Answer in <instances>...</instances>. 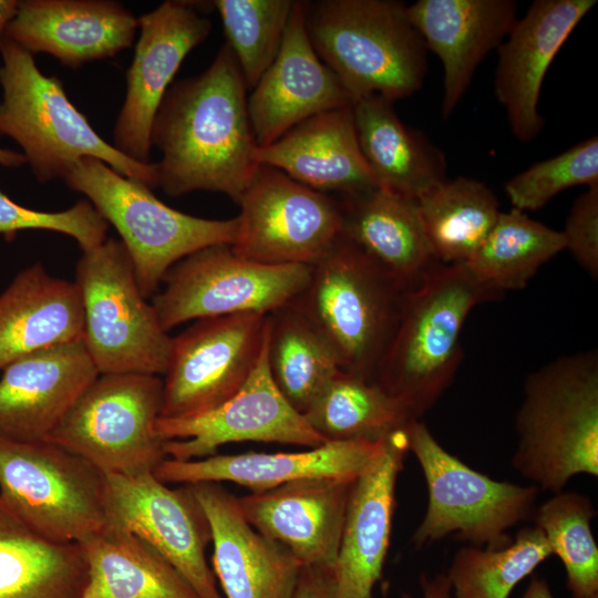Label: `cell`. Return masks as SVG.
<instances>
[{"label": "cell", "mask_w": 598, "mask_h": 598, "mask_svg": "<svg viewBox=\"0 0 598 598\" xmlns=\"http://www.w3.org/2000/svg\"><path fill=\"white\" fill-rule=\"evenodd\" d=\"M247 86L225 44L199 75L172 85L154 117L158 186L169 196L221 193L238 203L259 167Z\"/></svg>", "instance_id": "obj_1"}, {"label": "cell", "mask_w": 598, "mask_h": 598, "mask_svg": "<svg viewBox=\"0 0 598 598\" xmlns=\"http://www.w3.org/2000/svg\"><path fill=\"white\" fill-rule=\"evenodd\" d=\"M498 295L464 262H436L406 291L373 380L419 419L451 384L461 363V332L471 310Z\"/></svg>", "instance_id": "obj_2"}, {"label": "cell", "mask_w": 598, "mask_h": 598, "mask_svg": "<svg viewBox=\"0 0 598 598\" xmlns=\"http://www.w3.org/2000/svg\"><path fill=\"white\" fill-rule=\"evenodd\" d=\"M305 23L316 53L352 103L372 94L394 102L422 89L427 49L404 2L305 1Z\"/></svg>", "instance_id": "obj_3"}, {"label": "cell", "mask_w": 598, "mask_h": 598, "mask_svg": "<svg viewBox=\"0 0 598 598\" xmlns=\"http://www.w3.org/2000/svg\"><path fill=\"white\" fill-rule=\"evenodd\" d=\"M513 468L554 494L576 475L598 476V357L559 358L532 373L515 417Z\"/></svg>", "instance_id": "obj_4"}, {"label": "cell", "mask_w": 598, "mask_h": 598, "mask_svg": "<svg viewBox=\"0 0 598 598\" xmlns=\"http://www.w3.org/2000/svg\"><path fill=\"white\" fill-rule=\"evenodd\" d=\"M0 56V135L20 145L38 182L63 178L81 158L94 157L151 189L158 186L156 163L136 162L104 141L30 52L4 37Z\"/></svg>", "instance_id": "obj_5"}, {"label": "cell", "mask_w": 598, "mask_h": 598, "mask_svg": "<svg viewBox=\"0 0 598 598\" xmlns=\"http://www.w3.org/2000/svg\"><path fill=\"white\" fill-rule=\"evenodd\" d=\"M406 291L340 235L311 266L292 303L324 338L343 371L373 380Z\"/></svg>", "instance_id": "obj_6"}, {"label": "cell", "mask_w": 598, "mask_h": 598, "mask_svg": "<svg viewBox=\"0 0 598 598\" xmlns=\"http://www.w3.org/2000/svg\"><path fill=\"white\" fill-rule=\"evenodd\" d=\"M63 179L120 234L146 299L158 291L166 272L181 259L209 246L235 241L236 217L208 219L179 212L159 200L146 185L97 158H81Z\"/></svg>", "instance_id": "obj_7"}, {"label": "cell", "mask_w": 598, "mask_h": 598, "mask_svg": "<svg viewBox=\"0 0 598 598\" xmlns=\"http://www.w3.org/2000/svg\"><path fill=\"white\" fill-rule=\"evenodd\" d=\"M83 341L100 374L164 375L172 336L143 296L124 244L115 238L82 250L75 267Z\"/></svg>", "instance_id": "obj_8"}, {"label": "cell", "mask_w": 598, "mask_h": 598, "mask_svg": "<svg viewBox=\"0 0 598 598\" xmlns=\"http://www.w3.org/2000/svg\"><path fill=\"white\" fill-rule=\"evenodd\" d=\"M427 487V506L413 533L420 548L450 535L471 546L498 549L512 543L508 530L532 519L539 489L493 480L447 452L419 420L406 427Z\"/></svg>", "instance_id": "obj_9"}, {"label": "cell", "mask_w": 598, "mask_h": 598, "mask_svg": "<svg viewBox=\"0 0 598 598\" xmlns=\"http://www.w3.org/2000/svg\"><path fill=\"white\" fill-rule=\"evenodd\" d=\"M0 498L28 527L54 543L79 544L110 522L105 475L47 440L0 437Z\"/></svg>", "instance_id": "obj_10"}, {"label": "cell", "mask_w": 598, "mask_h": 598, "mask_svg": "<svg viewBox=\"0 0 598 598\" xmlns=\"http://www.w3.org/2000/svg\"><path fill=\"white\" fill-rule=\"evenodd\" d=\"M163 378L99 374L47 441L83 457L104 475L153 472L167 457L157 432Z\"/></svg>", "instance_id": "obj_11"}, {"label": "cell", "mask_w": 598, "mask_h": 598, "mask_svg": "<svg viewBox=\"0 0 598 598\" xmlns=\"http://www.w3.org/2000/svg\"><path fill=\"white\" fill-rule=\"evenodd\" d=\"M310 275L308 265H264L237 255L231 245H214L172 266L151 303L167 332L192 320L270 315L291 303Z\"/></svg>", "instance_id": "obj_12"}, {"label": "cell", "mask_w": 598, "mask_h": 598, "mask_svg": "<svg viewBox=\"0 0 598 598\" xmlns=\"http://www.w3.org/2000/svg\"><path fill=\"white\" fill-rule=\"evenodd\" d=\"M234 251L264 265L316 264L342 231L339 199L259 165L237 203Z\"/></svg>", "instance_id": "obj_13"}, {"label": "cell", "mask_w": 598, "mask_h": 598, "mask_svg": "<svg viewBox=\"0 0 598 598\" xmlns=\"http://www.w3.org/2000/svg\"><path fill=\"white\" fill-rule=\"evenodd\" d=\"M268 316L238 313L199 319L172 337L159 417L198 415L231 398L258 362Z\"/></svg>", "instance_id": "obj_14"}, {"label": "cell", "mask_w": 598, "mask_h": 598, "mask_svg": "<svg viewBox=\"0 0 598 598\" xmlns=\"http://www.w3.org/2000/svg\"><path fill=\"white\" fill-rule=\"evenodd\" d=\"M269 333L256 367L228 400L205 413L162 419L158 434L167 441L169 458L187 461L216 454L218 447L239 442L282 443L307 448L327 441L318 434L276 386L267 361Z\"/></svg>", "instance_id": "obj_15"}, {"label": "cell", "mask_w": 598, "mask_h": 598, "mask_svg": "<svg viewBox=\"0 0 598 598\" xmlns=\"http://www.w3.org/2000/svg\"><path fill=\"white\" fill-rule=\"evenodd\" d=\"M105 477L110 520L154 547L200 598H224L206 557L210 526L190 486L168 487L153 472Z\"/></svg>", "instance_id": "obj_16"}, {"label": "cell", "mask_w": 598, "mask_h": 598, "mask_svg": "<svg viewBox=\"0 0 598 598\" xmlns=\"http://www.w3.org/2000/svg\"><path fill=\"white\" fill-rule=\"evenodd\" d=\"M200 8V2L167 0L138 17L140 37L113 131V146L136 162L150 163L157 110L184 59L210 33Z\"/></svg>", "instance_id": "obj_17"}, {"label": "cell", "mask_w": 598, "mask_h": 598, "mask_svg": "<svg viewBox=\"0 0 598 598\" xmlns=\"http://www.w3.org/2000/svg\"><path fill=\"white\" fill-rule=\"evenodd\" d=\"M596 0H535L497 48L494 93L512 134L532 142L544 128L538 110L544 78L554 58Z\"/></svg>", "instance_id": "obj_18"}, {"label": "cell", "mask_w": 598, "mask_h": 598, "mask_svg": "<svg viewBox=\"0 0 598 598\" xmlns=\"http://www.w3.org/2000/svg\"><path fill=\"white\" fill-rule=\"evenodd\" d=\"M357 477L316 476L237 497L249 524L303 566L334 570Z\"/></svg>", "instance_id": "obj_19"}, {"label": "cell", "mask_w": 598, "mask_h": 598, "mask_svg": "<svg viewBox=\"0 0 598 598\" xmlns=\"http://www.w3.org/2000/svg\"><path fill=\"white\" fill-rule=\"evenodd\" d=\"M252 89L248 111L259 147L317 114L351 106L350 95L310 42L305 1H295L279 52Z\"/></svg>", "instance_id": "obj_20"}, {"label": "cell", "mask_w": 598, "mask_h": 598, "mask_svg": "<svg viewBox=\"0 0 598 598\" xmlns=\"http://www.w3.org/2000/svg\"><path fill=\"white\" fill-rule=\"evenodd\" d=\"M0 379V437L44 441L99 377L83 338L29 353Z\"/></svg>", "instance_id": "obj_21"}, {"label": "cell", "mask_w": 598, "mask_h": 598, "mask_svg": "<svg viewBox=\"0 0 598 598\" xmlns=\"http://www.w3.org/2000/svg\"><path fill=\"white\" fill-rule=\"evenodd\" d=\"M406 427L384 439L378 457L353 483L334 566V598H372L382 577L396 481L409 453Z\"/></svg>", "instance_id": "obj_22"}, {"label": "cell", "mask_w": 598, "mask_h": 598, "mask_svg": "<svg viewBox=\"0 0 598 598\" xmlns=\"http://www.w3.org/2000/svg\"><path fill=\"white\" fill-rule=\"evenodd\" d=\"M189 486L210 526L213 573L224 598H292L303 565L255 529L219 483Z\"/></svg>", "instance_id": "obj_23"}, {"label": "cell", "mask_w": 598, "mask_h": 598, "mask_svg": "<svg viewBox=\"0 0 598 598\" xmlns=\"http://www.w3.org/2000/svg\"><path fill=\"white\" fill-rule=\"evenodd\" d=\"M137 29L138 18L116 1L22 0L4 37L78 69L130 48Z\"/></svg>", "instance_id": "obj_24"}, {"label": "cell", "mask_w": 598, "mask_h": 598, "mask_svg": "<svg viewBox=\"0 0 598 598\" xmlns=\"http://www.w3.org/2000/svg\"><path fill=\"white\" fill-rule=\"evenodd\" d=\"M515 0H417L408 17L443 68L441 114L463 99L477 66L505 40L518 19Z\"/></svg>", "instance_id": "obj_25"}, {"label": "cell", "mask_w": 598, "mask_h": 598, "mask_svg": "<svg viewBox=\"0 0 598 598\" xmlns=\"http://www.w3.org/2000/svg\"><path fill=\"white\" fill-rule=\"evenodd\" d=\"M383 442L328 441L293 453L215 454L187 461L166 457L153 474L165 484L233 482L264 492L307 477H358L378 457Z\"/></svg>", "instance_id": "obj_26"}, {"label": "cell", "mask_w": 598, "mask_h": 598, "mask_svg": "<svg viewBox=\"0 0 598 598\" xmlns=\"http://www.w3.org/2000/svg\"><path fill=\"white\" fill-rule=\"evenodd\" d=\"M257 159L327 195L346 197L378 187L358 143L351 106L299 123L275 142L258 147Z\"/></svg>", "instance_id": "obj_27"}, {"label": "cell", "mask_w": 598, "mask_h": 598, "mask_svg": "<svg viewBox=\"0 0 598 598\" xmlns=\"http://www.w3.org/2000/svg\"><path fill=\"white\" fill-rule=\"evenodd\" d=\"M83 305L74 281L41 262L21 270L0 295V370L34 351L83 338Z\"/></svg>", "instance_id": "obj_28"}, {"label": "cell", "mask_w": 598, "mask_h": 598, "mask_svg": "<svg viewBox=\"0 0 598 598\" xmlns=\"http://www.w3.org/2000/svg\"><path fill=\"white\" fill-rule=\"evenodd\" d=\"M339 200L341 235L402 288L416 286L437 262L414 199L375 187Z\"/></svg>", "instance_id": "obj_29"}, {"label": "cell", "mask_w": 598, "mask_h": 598, "mask_svg": "<svg viewBox=\"0 0 598 598\" xmlns=\"http://www.w3.org/2000/svg\"><path fill=\"white\" fill-rule=\"evenodd\" d=\"M351 109L362 156L379 188L415 199L446 178L444 153L403 124L393 102L372 94Z\"/></svg>", "instance_id": "obj_30"}, {"label": "cell", "mask_w": 598, "mask_h": 598, "mask_svg": "<svg viewBox=\"0 0 598 598\" xmlns=\"http://www.w3.org/2000/svg\"><path fill=\"white\" fill-rule=\"evenodd\" d=\"M79 545L87 566L79 598H200L154 547L114 522Z\"/></svg>", "instance_id": "obj_31"}, {"label": "cell", "mask_w": 598, "mask_h": 598, "mask_svg": "<svg viewBox=\"0 0 598 598\" xmlns=\"http://www.w3.org/2000/svg\"><path fill=\"white\" fill-rule=\"evenodd\" d=\"M86 580L79 544L45 539L0 498V598H79Z\"/></svg>", "instance_id": "obj_32"}, {"label": "cell", "mask_w": 598, "mask_h": 598, "mask_svg": "<svg viewBox=\"0 0 598 598\" xmlns=\"http://www.w3.org/2000/svg\"><path fill=\"white\" fill-rule=\"evenodd\" d=\"M414 200L432 256L441 264L467 261L501 213L493 190L464 176L445 178Z\"/></svg>", "instance_id": "obj_33"}, {"label": "cell", "mask_w": 598, "mask_h": 598, "mask_svg": "<svg viewBox=\"0 0 598 598\" xmlns=\"http://www.w3.org/2000/svg\"><path fill=\"white\" fill-rule=\"evenodd\" d=\"M328 441H379L416 419L374 380L347 371L336 374L302 414Z\"/></svg>", "instance_id": "obj_34"}, {"label": "cell", "mask_w": 598, "mask_h": 598, "mask_svg": "<svg viewBox=\"0 0 598 598\" xmlns=\"http://www.w3.org/2000/svg\"><path fill=\"white\" fill-rule=\"evenodd\" d=\"M267 361L276 386L301 414L342 371L331 347L292 302L269 315Z\"/></svg>", "instance_id": "obj_35"}, {"label": "cell", "mask_w": 598, "mask_h": 598, "mask_svg": "<svg viewBox=\"0 0 598 598\" xmlns=\"http://www.w3.org/2000/svg\"><path fill=\"white\" fill-rule=\"evenodd\" d=\"M564 249L561 231L512 208L499 213L484 243L464 264L478 282L499 296L525 288L538 269Z\"/></svg>", "instance_id": "obj_36"}, {"label": "cell", "mask_w": 598, "mask_h": 598, "mask_svg": "<svg viewBox=\"0 0 598 598\" xmlns=\"http://www.w3.org/2000/svg\"><path fill=\"white\" fill-rule=\"evenodd\" d=\"M550 556L551 548L536 526L520 528L504 548L461 547L446 574L452 598H508Z\"/></svg>", "instance_id": "obj_37"}, {"label": "cell", "mask_w": 598, "mask_h": 598, "mask_svg": "<svg viewBox=\"0 0 598 598\" xmlns=\"http://www.w3.org/2000/svg\"><path fill=\"white\" fill-rule=\"evenodd\" d=\"M595 516L588 496L563 491L533 513L534 526L543 532L553 555L565 567L573 598H598V546L590 526Z\"/></svg>", "instance_id": "obj_38"}, {"label": "cell", "mask_w": 598, "mask_h": 598, "mask_svg": "<svg viewBox=\"0 0 598 598\" xmlns=\"http://www.w3.org/2000/svg\"><path fill=\"white\" fill-rule=\"evenodd\" d=\"M247 89H252L275 61L290 19L292 0H216Z\"/></svg>", "instance_id": "obj_39"}, {"label": "cell", "mask_w": 598, "mask_h": 598, "mask_svg": "<svg viewBox=\"0 0 598 598\" xmlns=\"http://www.w3.org/2000/svg\"><path fill=\"white\" fill-rule=\"evenodd\" d=\"M598 185V137L584 140L565 152L515 175L504 190L518 210H539L563 190Z\"/></svg>", "instance_id": "obj_40"}, {"label": "cell", "mask_w": 598, "mask_h": 598, "mask_svg": "<svg viewBox=\"0 0 598 598\" xmlns=\"http://www.w3.org/2000/svg\"><path fill=\"white\" fill-rule=\"evenodd\" d=\"M109 224L87 199L61 212L24 207L0 190V236L12 240L22 230H49L73 238L81 250L106 240Z\"/></svg>", "instance_id": "obj_41"}, {"label": "cell", "mask_w": 598, "mask_h": 598, "mask_svg": "<svg viewBox=\"0 0 598 598\" xmlns=\"http://www.w3.org/2000/svg\"><path fill=\"white\" fill-rule=\"evenodd\" d=\"M566 248L594 278L598 275V185L587 187L574 202L561 231Z\"/></svg>", "instance_id": "obj_42"}, {"label": "cell", "mask_w": 598, "mask_h": 598, "mask_svg": "<svg viewBox=\"0 0 598 598\" xmlns=\"http://www.w3.org/2000/svg\"><path fill=\"white\" fill-rule=\"evenodd\" d=\"M292 598H334V570L302 566Z\"/></svg>", "instance_id": "obj_43"}, {"label": "cell", "mask_w": 598, "mask_h": 598, "mask_svg": "<svg viewBox=\"0 0 598 598\" xmlns=\"http://www.w3.org/2000/svg\"><path fill=\"white\" fill-rule=\"evenodd\" d=\"M420 587L422 590V598H452L451 587L447 577L444 574L433 577L425 574L421 575ZM401 598H412V596L403 592Z\"/></svg>", "instance_id": "obj_44"}, {"label": "cell", "mask_w": 598, "mask_h": 598, "mask_svg": "<svg viewBox=\"0 0 598 598\" xmlns=\"http://www.w3.org/2000/svg\"><path fill=\"white\" fill-rule=\"evenodd\" d=\"M17 0H0V47L6 34L9 22L16 14L18 8ZM1 66V56H0Z\"/></svg>", "instance_id": "obj_45"}, {"label": "cell", "mask_w": 598, "mask_h": 598, "mask_svg": "<svg viewBox=\"0 0 598 598\" xmlns=\"http://www.w3.org/2000/svg\"><path fill=\"white\" fill-rule=\"evenodd\" d=\"M522 598H555L548 582L544 578L534 577Z\"/></svg>", "instance_id": "obj_46"}, {"label": "cell", "mask_w": 598, "mask_h": 598, "mask_svg": "<svg viewBox=\"0 0 598 598\" xmlns=\"http://www.w3.org/2000/svg\"><path fill=\"white\" fill-rule=\"evenodd\" d=\"M25 158L22 153L3 148L0 146V165L3 167L14 168L25 164Z\"/></svg>", "instance_id": "obj_47"}]
</instances>
